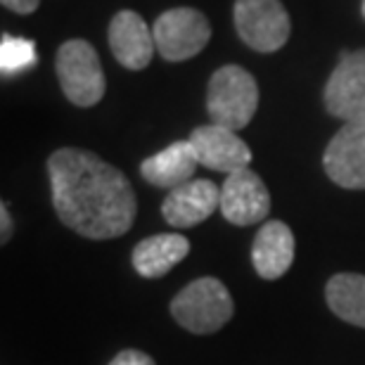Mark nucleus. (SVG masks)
Returning a JSON list of instances; mask_svg holds the SVG:
<instances>
[{
    "mask_svg": "<svg viewBox=\"0 0 365 365\" xmlns=\"http://www.w3.org/2000/svg\"><path fill=\"white\" fill-rule=\"evenodd\" d=\"M53 207L60 221L88 240H112L130 230L138 200L130 180L88 150L62 148L48 159Z\"/></svg>",
    "mask_w": 365,
    "mask_h": 365,
    "instance_id": "1",
    "label": "nucleus"
},
{
    "mask_svg": "<svg viewBox=\"0 0 365 365\" xmlns=\"http://www.w3.org/2000/svg\"><path fill=\"white\" fill-rule=\"evenodd\" d=\"M235 313L228 287L216 277H200L185 284L171 302L173 320L192 334L218 332Z\"/></svg>",
    "mask_w": 365,
    "mask_h": 365,
    "instance_id": "2",
    "label": "nucleus"
},
{
    "mask_svg": "<svg viewBox=\"0 0 365 365\" xmlns=\"http://www.w3.org/2000/svg\"><path fill=\"white\" fill-rule=\"evenodd\" d=\"M259 107V86L250 71L237 64H225L211 76L207 88V112L211 123L230 130H242Z\"/></svg>",
    "mask_w": 365,
    "mask_h": 365,
    "instance_id": "3",
    "label": "nucleus"
},
{
    "mask_svg": "<svg viewBox=\"0 0 365 365\" xmlns=\"http://www.w3.org/2000/svg\"><path fill=\"white\" fill-rule=\"evenodd\" d=\"M57 78H60L62 93L76 107H93L105 95V71H102L100 57L88 41L74 38L62 43L55 57Z\"/></svg>",
    "mask_w": 365,
    "mask_h": 365,
    "instance_id": "4",
    "label": "nucleus"
},
{
    "mask_svg": "<svg viewBox=\"0 0 365 365\" xmlns=\"http://www.w3.org/2000/svg\"><path fill=\"white\" fill-rule=\"evenodd\" d=\"M152 34H155L157 53L166 62H185L207 48L211 24L195 7H173L159 14Z\"/></svg>",
    "mask_w": 365,
    "mask_h": 365,
    "instance_id": "5",
    "label": "nucleus"
},
{
    "mask_svg": "<svg viewBox=\"0 0 365 365\" xmlns=\"http://www.w3.org/2000/svg\"><path fill=\"white\" fill-rule=\"evenodd\" d=\"M235 29L257 53H275L289 38V14L280 0H235Z\"/></svg>",
    "mask_w": 365,
    "mask_h": 365,
    "instance_id": "6",
    "label": "nucleus"
},
{
    "mask_svg": "<svg viewBox=\"0 0 365 365\" xmlns=\"http://www.w3.org/2000/svg\"><path fill=\"white\" fill-rule=\"evenodd\" d=\"M327 178L346 190H365V112L346 121L323 155Z\"/></svg>",
    "mask_w": 365,
    "mask_h": 365,
    "instance_id": "7",
    "label": "nucleus"
},
{
    "mask_svg": "<svg viewBox=\"0 0 365 365\" xmlns=\"http://www.w3.org/2000/svg\"><path fill=\"white\" fill-rule=\"evenodd\" d=\"M271 211L266 182L252 169H240L225 178L221 187V214L232 225L261 223Z\"/></svg>",
    "mask_w": 365,
    "mask_h": 365,
    "instance_id": "8",
    "label": "nucleus"
},
{
    "mask_svg": "<svg viewBox=\"0 0 365 365\" xmlns=\"http://www.w3.org/2000/svg\"><path fill=\"white\" fill-rule=\"evenodd\" d=\"M187 140L192 143L197 162L211 171H221L230 176L240 169H250L252 150L237 135V130L209 123V126L195 128Z\"/></svg>",
    "mask_w": 365,
    "mask_h": 365,
    "instance_id": "9",
    "label": "nucleus"
},
{
    "mask_svg": "<svg viewBox=\"0 0 365 365\" xmlns=\"http://www.w3.org/2000/svg\"><path fill=\"white\" fill-rule=\"evenodd\" d=\"M325 107L337 119L351 121L365 112V50L339 60L325 86Z\"/></svg>",
    "mask_w": 365,
    "mask_h": 365,
    "instance_id": "10",
    "label": "nucleus"
},
{
    "mask_svg": "<svg viewBox=\"0 0 365 365\" xmlns=\"http://www.w3.org/2000/svg\"><path fill=\"white\" fill-rule=\"evenodd\" d=\"M109 48L116 62L130 71H140L152 62L157 50L155 34L145 24V19L133 10H121L109 21Z\"/></svg>",
    "mask_w": 365,
    "mask_h": 365,
    "instance_id": "11",
    "label": "nucleus"
},
{
    "mask_svg": "<svg viewBox=\"0 0 365 365\" xmlns=\"http://www.w3.org/2000/svg\"><path fill=\"white\" fill-rule=\"evenodd\" d=\"M221 209V190L207 178L190 180L171 190L162 204L164 221L173 228H192Z\"/></svg>",
    "mask_w": 365,
    "mask_h": 365,
    "instance_id": "12",
    "label": "nucleus"
},
{
    "mask_svg": "<svg viewBox=\"0 0 365 365\" xmlns=\"http://www.w3.org/2000/svg\"><path fill=\"white\" fill-rule=\"evenodd\" d=\"M294 232L287 223L268 221L259 228L252 247V264L264 280H277L294 264Z\"/></svg>",
    "mask_w": 365,
    "mask_h": 365,
    "instance_id": "13",
    "label": "nucleus"
},
{
    "mask_svg": "<svg viewBox=\"0 0 365 365\" xmlns=\"http://www.w3.org/2000/svg\"><path fill=\"white\" fill-rule=\"evenodd\" d=\"M197 166H200V162H197L192 143L178 140L171 143L166 150L145 159L140 164V173L150 185L176 190L192 180Z\"/></svg>",
    "mask_w": 365,
    "mask_h": 365,
    "instance_id": "14",
    "label": "nucleus"
},
{
    "mask_svg": "<svg viewBox=\"0 0 365 365\" xmlns=\"http://www.w3.org/2000/svg\"><path fill=\"white\" fill-rule=\"evenodd\" d=\"M190 242L178 232H162V235L145 237L133 250V268L143 277H162L178 266L187 257Z\"/></svg>",
    "mask_w": 365,
    "mask_h": 365,
    "instance_id": "15",
    "label": "nucleus"
},
{
    "mask_svg": "<svg viewBox=\"0 0 365 365\" xmlns=\"http://www.w3.org/2000/svg\"><path fill=\"white\" fill-rule=\"evenodd\" d=\"M327 306L337 318L356 327H365V275L337 273L327 280Z\"/></svg>",
    "mask_w": 365,
    "mask_h": 365,
    "instance_id": "16",
    "label": "nucleus"
},
{
    "mask_svg": "<svg viewBox=\"0 0 365 365\" xmlns=\"http://www.w3.org/2000/svg\"><path fill=\"white\" fill-rule=\"evenodd\" d=\"M36 62V46L26 38H14V36H3L0 41V69L5 76L19 74Z\"/></svg>",
    "mask_w": 365,
    "mask_h": 365,
    "instance_id": "17",
    "label": "nucleus"
},
{
    "mask_svg": "<svg viewBox=\"0 0 365 365\" xmlns=\"http://www.w3.org/2000/svg\"><path fill=\"white\" fill-rule=\"evenodd\" d=\"M109 365H155V359L143 351H138V349H126V351L116 354L114 361Z\"/></svg>",
    "mask_w": 365,
    "mask_h": 365,
    "instance_id": "18",
    "label": "nucleus"
},
{
    "mask_svg": "<svg viewBox=\"0 0 365 365\" xmlns=\"http://www.w3.org/2000/svg\"><path fill=\"white\" fill-rule=\"evenodd\" d=\"M12 237V216H10V209H7V204L3 202L0 204V242L7 245Z\"/></svg>",
    "mask_w": 365,
    "mask_h": 365,
    "instance_id": "19",
    "label": "nucleus"
},
{
    "mask_svg": "<svg viewBox=\"0 0 365 365\" xmlns=\"http://www.w3.org/2000/svg\"><path fill=\"white\" fill-rule=\"evenodd\" d=\"M41 0H3V5L7 10L17 12V14H31L36 12V7H38Z\"/></svg>",
    "mask_w": 365,
    "mask_h": 365,
    "instance_id": "20",
    "label": "nucleus"
},
{
    "mask_svg": "<svg viewBox=\"0 0 365 365\" xmlns=\"http://www.w3.org/2000/svg\"><path fill=\"white\" fill-rule=\"evenodd\" d=\"M363 17H365V0H363Z\"/></svg>",
    "mask_w": 365,
    "mask_h": 365,
    "instance_id": "21",
    "label": "nucleus"
}]
</instances>
